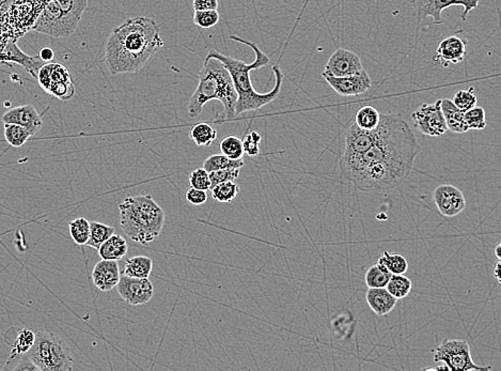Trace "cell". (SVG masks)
<instances>
[{
  "label": "cell",
  "mask_w": 501,
  "mask_h": 371,
  "mask_svg": "<svg viewBox=\"0 0 501 371\" xmlns=\"http://www.w3.org/2000/svg\"><path fill=\"white\" fill-rule=\"evenodd\" d=\"M3 63L5 65L15 63L21 65L31 77L37 79L40 69L47 63H44L40 57H31L24 53L17 45V40L9 39L3 54L0 56V65Z\"/></svg>",
  "instance_id": "obj_17"
},
{
  "label": "cell",
  "mask_w": 501,
  "mask_h": 371,
  "mask_svg": "<svg viewBox=\"0 0 501 371\" xmlns=\"http://www.w3.org/2000/svg\"><path fill=\"white\" fill-rule=\"evenodd\" d=\"M500 263L501 260L497 261L494 269V277L498 281V283H500Z\"/></svg>",
  "instance_id": "obj_47"
},
{
  "label": "cell",
  "mask_w": 501,
  "mask_h": 371,
  "mask_svg": "<svg viewBox=\"0 0 501 371\" xmlns=\"http://www.w3.org/2000/svg\"><path fill=\"white\" fill-rule=\"evenodd\" d=\"M385 288L397 300H401L408 297L412 291V281L408 277L404 276V274H392Z\"/></svg>",
  "instance_id": "obj_29"
},
{
  "label": "cell",
  "mask_w": 501,
  "mask_h": 371,
  "mask_svg": "<svg viewBox=\"0 0 501 371\" xmlns=\"http://www.w3.org/2000/svg\"><path fill=\"white\" fill-rule=\"evenodd\" d=\"M213 100L221 102L225 118L232 119L237 116V93L230 73L221 61L215 58L205 57V65L199 73L198 86L187 106L189 117H198L205 104Z\"/></svg>",
  "instance_id": "obj_4"
},
{
  "label": "cell",
  "mask_w": 501,
  "mask_h": 371,
  "mask_svg": "<svg viewBox=\"0 0 501 371\" xmlns=\"http://www.w3.org/2000/svg\"><path fill=\"white\" fill-rule=\"evenodd\" d=\"M412 3L418 22L432 17L435 25H442V13L447 8L463 6L464 11L461 14V19L466 21L469 13L478 8L480 0H413Z\"/></svg>",
  "instance_id": "obj_11"
},
{
  "label": "cell",
  "mask_w": 501,
  "mask_h": 371,
  "mask_svg": "<svg viewBox=\"0 0 501 371\" xmlns=\"http://www.w3.org/2000/svg\"><path fill=\"white\" fill-rule=\"evenodd\" d=\"M219 19L217 10H199L193 13V23L201 29H211L218 24Z\"/></svg>",
  "instance_id": "obj_39"
},
{
  "label": "cell",
  "mask_w": 501,
  "mask_h": 371,
  "mask_svg": "<svg viewBox=\"0 0 501 371\" xmlns=\"http://www.w3.org/2000/svg\"><path fill=\"white\" fill-rule=\"evenodd\" d=\"M433 201L438 212L446 217H455L466 207V199L462 191L451 184H442L433 191Z\"/></svg>",
  "instance_id": "obj_15"
},
{
  "label": "cell",
  "mask_w": 501,
  "mask_h": 371,
  "mask_svg": "<svg viewBox=\"0 0 501 371\" xmlns=\"http://www.w3.org/2000/svg\"><path fill=\"white\" fill-rule=\"evenodd\" d=\"M163 47L159 25L153 19L145 17L125 19L107 40L106 67L111 75L137 73Z\"/></svg>",
  "instance_id": "obj_2"
},
{
  "label": "cell",
  "mask_w": 501,
  "mask_h": 371,
  "mask_svg": "<svg viewBox=\"0 0 501 371\" xmlns=\"http://www.w3.org/2000/svg\"><path fill=\"white\" fill-rule=\"evenodd\" d=\"M239 168L221 169V171H211L209 173L211 180V189L219 183L229 182L237 180L239 175Z\"/></svg>",
  "instance_id": "obj_42"
},
{
  "label": "cell",
  "mask_w": 501,
  "mask_h": 371,
  "mask_svg": "<svg viewBox=\"0 0 501 371\" xmlns=\"http://www.w3.org/2000/svg\"><path fill=\"white\" fill-rule=\"evenodd\" d=\"M377 262L384 265L391 274H404L408 270V261L404 256L400 254H391L388 251H384V254Z\"/></svg>",
  "instance_id": "obj_32"
},
{
  "label": "cell",
  "mask_w": 501,
  "mask_h": 371,
  "mask_svg": "<svg viewBox=\"0 0 501 371\" xmlns=\"http://www.w3.org/2000/svg\"><path fill=\"white\" fill-rule=\"evenodd\" d=\"M261 135L257 132H249L245 135L243 141V147H244V152L249 157H257L260 153Z\"/></svg>",
  "instance_id": "obj_43"
},
{
  "label": "cell",
  "mask_w": 501,
  "mask_h": 371,
  "mask_svg": "<svg viewBox=\"0 0 501 371\" xmlns=\"http://www.w3.org/2000/svg\"><path fill=\"white\" fill-rule=\"evenodd\" d=\"M189 185L195 189H202V191H209L211 189L209 173L203 167L191 171L189 173Z\"/></svg>",
  "instance_id": "obj_41"
},
{
  "label": "cell",
  "mask_w": 501,
  "mask_h": 371,
  "mask_svg": "<svg viewBox=\"0 0 501 371\" xmlns=\"http://www.w3.org/2000/svg\"><path fill=\"white\" fill-rule=\"evenodd\" d=\"M500 247H501L500 242L497 243L496 247H495V255H496V257H497V258H498V260H501Z\"/></svg>",
  "instance_id": "obj_50"
},
{
  "label": "cell",
  "mask_w": 501,
  "mask_h": 371,
  "mask_svg": "<svg viewBox=\"0 0 501 371\" xmlns=\"http://www.w3.org/2000/svg\"><path fill=\"white\" fill-rule=\"evenodd\" d=\"M185 199H186L187 203L193 205H205L207 201V191L191 187L185 191Z\"/></svg>",
  "instance_id": "obj_44"
},
{
  "label": "cell",
  "mask_w": 501,
  "mask_h": 371,
  "mask_svg": "<svg viewBox=\"0 0 501 371\" xmlns=\"http://www.w3.org/2000/svg\"><path fill=\"white\" fill-rule=\"evenodd\" d=\"M153 270V260L149 257L135 256L125 261L123 275L136 278H149Z\"/></svg>",
  "instance_id": "obj_25"
},
{
  "label": "cell",
  "mask_w": 501,
  "mask_h": 371,
  "mask_svg": "<svg viewBox=\"0 0 501 371\" xmlns=\"http://www.w3.org/2000/svg\"><path fill=\"white\" fill-rule=\"evenodd\" d=\"M193 11L218 9V0H193Z\"/></svg>",
  "instance_id": "obj_45"
},
{
  "label": "cell",
  "mask_w": 501,
  "mask_h": 371,
  "mask_svg": "<svg viewBox=\"0 0 501 371\" xmlns=\"http://www.w3.org/2000/svg\"><path fill=\"white\" fill-rule=\"evenodd\" d=\"M212 197L218 203H231L234 200L239 191V187L234 181L219 183L212 187Z\"/></svg>",
  "instance_id": "obj_35"
},
{
  "label": "cell",
  "mask_w": 501,
  "mask_h": 371,
  "mask_svg": "<svg viewBox=\"0 0 501 371\" xmlns=\"http://www.w3.org/2000/svg\"><path fill=\"white\" fill-rule=\"evenodd\" d=\"M423 370H433V371H437V370H446V371H450L449 370L448 366H447L446 364H444V363H442V365H439V366L437 367H429V368H424Z\"/></svg>",
  "instance_id": "obj_48"
},
{
  "label": "cell",
  "mask_w": 501,
  "mask_h": 371,
  "mask_svg": "<svg viewBox=\"0 0 501 371\" xmlns=\"http://www.w3.org/2000/svg\"><path fill=\"white\" fill-rule=\"evenodd\" d=\"M442 111L446 121L447 127L452 133L464 134L469 131L464 121V111L455 106L449 99H442Z\"/></svg>",
  "instance_id": "obj_23"
},
{
  "label": "cell",
  "mask_w": 501,
  "mask_h": 371,
  "mask_svg": "<svg viewBox=\"0 0 501 371\" xmlns=\"http://www.w3.org/2000/svg\"><path fill=\"white\" fill-rule=\"evenodd\" d=\"M244 161L241 159H231L223 155H211L203 161V168L211 171H221V169L239 168L244 166Z\"/></svg>",
  "instance_id": "obj_30"
},
{
  "label": "cell",
  "mask_w": 501,
  "mask_h": 371,
  "mask_svg": "<svg viewBox=\"0 0 501 371\" xmlns=\"http://www.w3.org/2000/svg\"><path fill=\"white\" fill-rule=\"evenodd\" d=\"M451 101H452L455 106L465 113L468 109L477 106L478 99H477L476 93H475V88L469 87L468 89H465V90L456 91Z\"/></svg>",
  "instance_id": "obj_37"
},
{
  "label": "cell",
  "mask_w": 501,
  "mask_h": 371,
  "mask_svg": "<svg viewBox=\"0 0 501 371\" xmlns=\"http://www.w3.org/2000/svg\"><path fill=\"white\" fill-rule=\"evenodd\" d=\"M191 141L199 147H209L217 137V132L209 123H198L189 132Z\"/></svg>",
  "instance_id": "obj_28"
},
{
  "label": "cell",
  "mask_w": 501,
  "mask_h": 371,
  "mask_svg": "<svg viewBox=\"0 0 501 371\" xmlns=\"http://www.w3.org/2000/svg\"><path fill=\"white\" fill-rule=\"evenodd\" d=\"M44 0H0V35L19 40L35 31Z\"/></svg>",
  "instance_id": "obj_7"
},
{
  "label": "cell",
  "mask_w": 501,
  "mask_h": 371,
  "mask_svg": "<svg viewBox=\"0 0 501 371\" xmlns=\"http://www.w3.org/2000/svg\"><path fill=\"white\" fill-rule=\"evenodd\" d=\"M466 53L467 42L458 35H451L439 42L436 55L433 58V61L447 68L450 65L462 63Z\"/></svg>",
  "instance_id": "obj_18"
},
{
  "label": "cell",
  "mask_w": 501,
  "mask_h": 371,
  "mask_svg": "<svg viewBox=\"0 0 501 371\" xmlns=\"http://www.w3.org/2000/svg\"><path fill=\"white\" fill-rule=\"evenodd\" d=\"M464 121L468 129L481 131L486 127V115L484 109L475 106L464 113Z\"/></svg>",
  "instance_id": "obj_38"
},
{
  "label": "cell",
  "mask_w": 501,
  "mask_h": 371,
  "mask_svg": "<svg viewBox=\"0 0 501 371\" xmlns=\"http://www.w3.org/2000/svg\"><path fill=\"white\" fill-rule=\"evenodd\" d=\"M8 38L3 37V35H0V56H1V54H3V49H5L6 44H7L8 42Z\"/></svg>",
  "instance_id": "obj_49"
},
{
  "label": "cell",
  "mask_w": 501,
  "mask_h": 371,
  "mask_svg": "<svg viewBox=\"0 0 501 371\" xmlns=\"http://www.w3.org/2000/svg\"><path fill=\"white\" fill-rule=\"evenodd\" d=\"M323 79L341 97H357L367 93L372 85L370 75L363 69L349 77H336L322 73Z\"/></svg>",
  "instance_id": "obj_14"
},
{
  "label": "cell",
  "mask_w": 501,
  "mask_h": 371,
  "mask_svg": "<svg viewBox=\"0 0 501 371\" xmlns=\"http://www.w3.org/2000/svg\"><path fill=\"white\" fill-rule=\"evenodd\" d=\"M31 137L25 127L14 123H5V139L11 147L21 148Z\"/></svg>",
  "instance_id": "obj_33"
},
{
  "label": "cell",
  "mask_w": 501,
  "mask_h": 371,
  "mask_svg": "<svg viewBox=\"0 0 501 371\" xmlns=\"http://www.w3.org/2000/svg\"><path fill=\"white\" fill-rule=\"evenodd\" d=\"M231 40L245 44L253 49L255 55V61L253 63H245L243 61H237L235 58L223 55L215 49H209L207 58H215L221 61L225 69L230 73L234 85L235 91L237 93V106H235V115H241L247 111H257L262 109L267 104L275 101L280 95L281 86H283V74L278 65H273V72L275 74V87L269 93H259L255 90L251 84L250 74L253 70H259L261 68L269 65V58L267 54L263 53L257 44L248 40L241 39L237 35H231Z\"/></svg>",
  "instance_id": "obj_3"
},
{
  "label": "cell",
  "mask_w": 501,
  "mask_h": 371,
  "mask_svg": "<svg viewBox=\"0 0 501 371\" xmlns=\"http://www.w3.org/2000/svg\"><path fill=\"white\" fill-rule=\"evenodd\" d=\"M391 275L392 274L385 268L384 265L377 262L368 269L365 281L369 288H385L388 284Z\"/></svg>",
  "instance_id": "obj_31"
},
{
  "label": "cell",
  "mask_w": 501,
  "mask_h": 371,
  "mask_svg": "<svg viewBox=\"0 0 501 371\" xmlns=\"http://www.w3.org/2000/svg\"><path fill=\"white\" fill-rule=\"evenodd\" d=\"M11 331L6 332V339L11 345L12 350L10 358L17 355L27 354L28 351L33 348L35 341V333L29 328H11Z\"/></svg>",
  "instance_id": "obj_22"
},
{
  "label": "cell",
  "mask_w": 501,
  "mask_h": 371,
  "mask_svg": "<svg viewBox=\"0 0 501 371\" xmlns=\"http://www.w3.org/2000/svg\"><path fill=\"white\" fill-rule=\"evenodd\" d=\"M3 370L14 371H39L35 366L28 354H21L8 358L7 363L3 366Z\"/></svg>",
  "instance_id": "obj_40"
},
{
  "label": "cell",
  "mask_w": 501,
  "mask_h": 371,
  "mask_svg": "<svg viewBox=\"0 0 501 371\" xmlns=\"http://www.w3.org/2000/svg\"><path fill=\"white\" fill-rule=\"evenodd\" d=\"M219 148H221V155L231 159H241L245 155L243 141L239 137L233 136V135L225 137L221 141Z\"/></svg>",
  "instance_id": "obj_36"
},
{
  "label": "cell",
  "mask_w": 501,
  "mask_h": 371,
  "mask_svg": "<svg viewBox=\"0 0 501 371\" xmlns=\"http://www.w3.org/2000/svg\"><path fill=\"white\" fill-rule=\"evenodd\" d=\"M3 123H14L25 127L31 137L35 136L43 127L41 115L33 105H22L10 109L1 118Z\"/></svg>",
  "instance_id": "obj_19"
},
{
  "label": "cell",
  "mask_w": 501,
  "mask_h": 371,
  "mask_svg": "<svg viewBox=\"0 0 501 371\" xmlns=\"http://www.w3.org/2000/svg\"><path fill=\"white\" fill-rule=\"evenodd\" d=\"M39 85L45 93L53 97L69 101L75 95V86L71 73L60 63H47L40 69L37 77Z\"/></svg>",
  "instance_id": "obj_10"
},
{
  "label": "cell",
  "mask_w": 501,
  "mask_h": 371,
  "mask_svg": "<svg viewBox=\"0 0 501 371\" xmlns=\"http://www.w3.org/2000/svg\"><path fill=\"white\" fill-rule=\"evenodd\" d=\"M113 233H115V228L113 226L103 224L100 221H90V235L86 245L97 251Z\"/></svg>",
  "instance_id": "obj_26"
},
{
  "label": "cell",
  "mask_w": 501,
  "mask_h": 371,
  "mask_svg": "<svg viewBox=\"0 0 501 371\" xmlns=\"http://www.w3.org/2000/svg\"><path fill=\"white\" fill-rule=\"evenodd\" d=\"M119 211L121 228L143 246L159 237L165 226V212L150 194L127 197Z\"/></svg>",
  "instance_id": "obj_5"
},
{
  "label": "cell",
  "mask_w": 501,
  "mask_h": 371,
  "mask_svg": "<svg viewBox=\"0 0 501 371\" xmlns=\"http://www.w3.org/2000/svg\"><path fill=\"white\" fill-rule=\"evenodd\" d=\"M97 251H99V255L102 259L118 261L127 256L129 245L122 235L113 233Z\"/></svg>",
  "instance_id": "obj_24"
},
{
  "label": "cell",
  "mask_w": 501,
  "mask_h": 371,
  "mask_svg": "<svg viewBox=\"0 0 501 371\" xmlns=\"http://www.w3.org/2000/svg\"><path fill=\"white\" fill-rule=\"evenodd\" d=\"M120 277H121V271L117 260L102 259L93 268V284L103 292H109L116 288Z\"/></svg>",
  "instance_id": "obj_20"
},
{
  "label": "cell",
  "mask_w": 501,
  "mask_h": 371,
  "mask_svg": "<svg viewBox=\"0 0 501 371\" xmlns=\"http://www.w3.org/2000/svg\"><path fill=\"white\" fill-rule=\"evenodd\" d=\"M381 120V113L371 105L363 106L355 113L354 123H356L359 129H365V131H373L376 129Z\"/></svg>",
  "instance_id": "obj_27"
},
{
  "label": "cell",
  "mask_w": 501,
  "mask_h": 371,
  "mask_svg": "<svg viewBox=\"0 0 501 371\" xmlns=\"http://www.w3.org/2000/svg\"><path fill=\"white\" fill-rule=\"evenodd\" d=\"M421 151L416 135L401 115H381L375 139L360 155H342L341 175L355 189L384 193L400 187Z\"/></svg>",
  "instance_id": "obj_1"
},
{
  "label": "cell",
  "mask_w": 501,
  "mask_h": 371,
  "mask_svg": "<svg viewBox=\"0 0 501 371\" xmlns=\"http://www.w3.org/2000/svg\"><path fill=\"white\" fill-rule=\"evenodd\" d=\"M117 290L120 298L133 306L148 304L154 295V286L149 278H136L127 275L120 277Z\"/></svg>",
  "instance_id": "obj_13"
},
{
  "label": "cell",
  "mask_w": 501,
  "mask_h": 371,
  "mask_svg": "<svg viewBox=\"0 0 501 371\" xmlns=\"http://www.w3.org/2000/svg\"><path fill=\"white\" fill-rule=\"evenodd\" d=\"M39 57L41 58L44 63H51V61H53L54 57H55V53L49 47H44L40 51Z\"/></svg>",
  "instance_id": "obj_46"
},
{
  "label": "cell",
  "mask_w": 501,
  "mask_h": 371,
  "mask_svg": "<svg viewBox=\"0 0 501 371\" xmlns=\"http://www.w3.org/2000/svg\"><path fill=\"white\" fill-rule=\"evenodd\" d=\"M411 117L414 121L415 127L427 136H442L448 131L442 111V99L432 104H421L418 109L413 111Z\"/></svg>",
  "instance_id": "obj_12"
},
{
  "label": "cell",
  "mask_w": 501,
  "mask_h": 371,
  "mask_svg": "<svg viewBox=\"0 0 501 371\" xmlns=\"http://www.w3.org/2000/svg\"><path fill=\"white\" fill-rule=\"evenodd\" d=\"M27 354L39 371H70L74 368L71 349L55 333H35V344Z\"/></svg>",
  "instance_id": "obj_8"
},
{
  "label": "cell",
  "mask_w": 501,
  "mask_h": 371,
  "mask_svg": "<svg viewBox=\"0 0 501 371\" xmlns=\"http://www.w3.org/2000/svg\"><path fill=\"white\" fill-rule=\"evenodd\" d=\"M366 300L371 310L379 317L390 314L398 303V300L386 288H369Z\"/></svg>",
  "instance_id": "obj_21"
},
{
  "label": "cell",
  "mask_w": 501,
  "mask_h": 371,
  "mask_svg": "<svg viewBox=\"0 0 501 371\" xmlns=\"http://www.w3.org/2000/svg\"><path fill=\"white\" fill-rule=\"evenodd\" d=\"M365 69L357 54L345 49H338L329 57L323 73L331 77H349Z\"/></svg>",
  "instance_id": "obj_16"
},
{
  "label": "cell",
  "mask_w": 501,
  "mask_h": 371,
  "mask_svg": "<svg viewBox=\"0 0 501 371\" xmlns=\"http://www.w3.org/2000/svg\"><path fill=\"white\" fill-rule=\"evenodd\" d=\"M88 0H44L35 31L51 38H67L77 29Z\"/></svg>",
  "instance_id": "obj_6"
},
{
  "label": "cell",
  "mask_w": 501,
  "mask_h": 371,
  "mask_svg": "<svg viewBox=\"0 0 501 371\" xmlns=\"http://www.w3.org/2000/svg\"><path fill=\"white\" fill-rule=\"evenodd\" d=\"M70 235L77 245H86L90 235V221L85 217H79L69 223Z\"/></svg>",
  "instance_id": "obj_34"
},
{
  "label": "cell",
  "mask_w": 501,
  "mask_h": 371,
  "mask_svg": "<svg viewBox=\"0 0 501 371\" xmlns=\"http://www.w3.org/2000/svg\"><path fill=\"white\" fill-rule=\"evenodd\" d=\"M434 362L444 363L450 371L491 370V367L475 364L468 342L462 339H446L434 350Z\"/></svg>",
  "instance_id": "obj_9"
}]
</instances>
